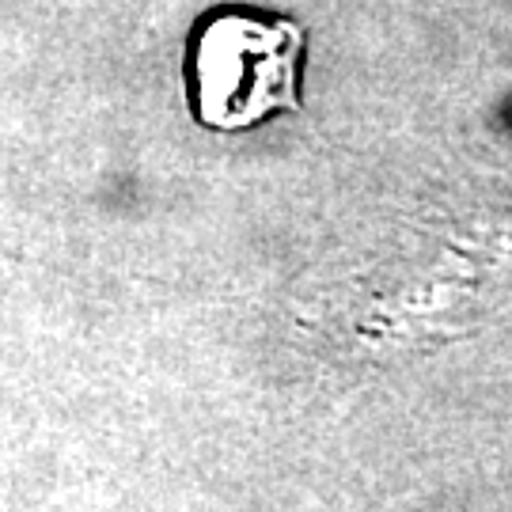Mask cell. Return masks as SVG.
I'll return each mask as SVG.
<instances>
[{
	"mask_svg": "<svg viewBox=\"0 0 512 512\" xmlns=\"http://www.w3.org/2000/svg\"><path fill=\"white\" fill-rule=\"evenodd\" d=\"M308 31L258 8H217L194 23L186 50V95L194 118L239 133L304 107Z\"/></svg>",
	"mask_w": 512,
	"mask_h": 512,
	"instance_id": "6da1fadb",
	"label": "cell"
}]
</instances>
